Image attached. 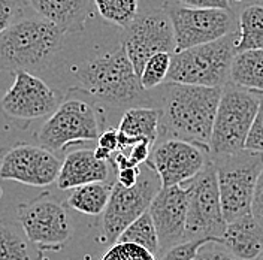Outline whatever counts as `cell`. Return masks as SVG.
<instances>
[{"label": "cell", "instance_id": "6da1fadb", "mask_svg": "<svg viewBox=\"0 0 263 260\" xmlns=\"http://www.w3.org/2000/svg\"><path fill=\"white\" fill-rule=\"evenodd\" d=\"M221 91L223 87L164 84L160 129L167 138L187 141L210 153Z\"/></svg>", "mask_w": 263, "mask_h": 260}, {"label": "cell", "instance_id": "7a4b0ae2", "mask_svg": "<svg viewBox=\"0 0 263 260\" xmlns=\"http://www.w3.org/2000/svg\"><path fill=\"white\" fill-rule=\"evenodd\" d=\"M66 33L41 16H23L0 33V72H39L63 45Z\"/></svg>", "mask_w": 263, "mask_h": 260}, {"label": "cell", "instance_id": "3957f363", "mask_svg": "<svg viewBox=\"0 0 263 260\" xmlns=\"http://www.w3.org/2000/svg\"><path fill=\"white\" fill-rule=\"evenodd\" d=\"M82 93L115 106H124L142 99L144 88L123 45L96 55L73 69Z\"/></svg>", "mask_w": 263, "mask_h": 260}, {"label": "cell", "instance_id": "277c9868", "mask_svg": "<svg viewBox=\"0 0 263 260\" xmlns=\"http://www.w3.org/2000/svg\"><path fill=\"white\" fill-rule=\"evenodd\" d=\"M260 105V95L228 82L214 121L210 153L223 159L246 150L247 139Z\"/></svg>", "mask_w": 263, "mask_h": 260}, {"label": "cell", "instance_id": "5b68a950", "mask_svg": "<svg viewBox=\"0 0 263 260\" xmlns=\"http://www.w3.org/2000/svg\"><path fill=\"white\" fill-rule=\"evenodd\" d=\"M235 39L236 33H230L211 44L172 54L164 84L224 87L229 82L230 66L236 54Z\"/></svg>", "mask_w": 263, "mask_h": 260}, {"label": "cell", "instance_id": "8992f818", "mask_svg": "<svg viewBox=\"0 0 263 260\" xmlns=\"http://www.w3.org/2000/svg\"><path fill=\"white\" fill-rule=\"evenodd\" d=\"M221 208L228 223L251 214L256 184L263 169V154L244 150L229 157L215 159Z\"/></svg>", "mask_w": 263, "mask_h": 260}, {"label": "cell", "instance_id": "52a82bcc", "mask_svg": "<svg viewBox=\"0 0 263 260\" xmlns=\"http://www.w3.org/2000/svg\"><path fill=\"white\" fill-rule=\"evenodd\" d=\"M99 136L98 111L88 102L77 98L63 100L36 133L39 145L54 154L75 144L98 141Z\"/></svg>", "mask_w": 263, "mask_h": 260}, {"label": "cell", "instance_id": "ba28073f", "mask_svg": "<svg viewBox=\"0 0 263 260\" xmlns=\"http://www.w3.org/2000/svg\"><path fill=\"white\" fill-rule=\"evenodd\" d=\"M189 189V211L185 225V238L192 239H220L226 230L217 169L214 163H208L196 178L187 182Z\"/></svg>", "mask_w": 263, "mask_h": 260}, {"label": "cell", "instance_id": "9c48e42d", "mask_svg": "<svg viewBox=\"0 0 263 260\" xmlns=\"http://www.w3.org/2000/svg\"><path fill=\"white\" fill-rule=\"evenodd\" d=\"M162 189V181L147 163L141 166L136 185L123 187L115 181L108 207L103 212V235L109 244H115L121 233L149 210L151 202Z\"/></svg>", "mask_w": 263, "mask_h": 260}, {"label": "cell", "instance_id": "30bf717a", "mask_svg": "<svg viewBox=\"0 0 263 260\" xmlns=\"http://www.w3.org/2000/svg\"><path fill=\"white\" fill-rule=\"evenodd\" d=\"M164 11L175 33V52L206 45L235 33L233 15L226 9L185 8L166 0Z\"/></svg>", "mask_w": 263, "mask_h": 260}, {"label": "cell", "instance_id": "8fae6325", "mask_svg": "<svg viewBox=\"0 0 263 260\" xmlns=\"http://www.w3.org/2000/svg\"><path fill=\"white\" fill-rule=\"evenodd\" d=\"M60 102L45 81L30 72H15L14 84L0 100L3 115L15 124H30L39 118H49Z\"/></svg>", "mask_w": 263, "mask_h": 260}, {"label": "cell", "instance_id": "7c38bea8", "mask_svg": "<svg viewBox=\"0 0 263 260\" xmlns=\"http://www.w3.org/2000/svg\"><path fill=\"white\" fill-rule=\"evenodd\" d=\"M16 215L29 241L42 250H60L70 238L67 212L48 193L29 203H20Z\"/></svg>", "mask_w": 263, "mask_h": 260}, {"label": "cell", "instance_id": "4fadbf2b", "mask_svg": "<svg viewBox=\"0 0 263 260\" xmlns=\"http://www.w3.org/2000/svg\"><path fill=\"white\" fill-rule=\"evenodd\" d=\"M138 77L148 60L159 54H175V33L166 11H156L138 20L126 30L121 44Z\"/></svg>", "mask_w": 263, "mask_h": 260}, {"label": "cell", "instance_id": "5bb4252c", "mask_svg": "<svg viewBox=\"0 0 263 260\" xmlns=\"http://www.w3.org/2000/svg\"><path fill=\"white\" fill-rule=\"evenodd\" d=\"M62 160L42 146L20 142L2 157L0 179L16 181L32 187H47L57 182Z\"/></svg>", "mask_w": 263, "mask_h": 260}, {"label": "cell", "instance_id": "9a60e30c", "mask_svg": "<svg viewBox=\"0 0 263 260\" xmlns=\"http://www.w3.org/2000/svg\"><path fill=\"white\" fill-rule=\"evenodd\" d=\"M203 148L187 141L166 138L154 146L147 162L162 181V187L182 185L195 179L205 169Z\"/></svg>", "mask_w": 263, "mask_h": 260}, {"label": "cell", "instance_id": "2e32d148", "mask_svg": "<svg viewBox=\"0 0 263 260\" xmlns=\"http://www.w3.org/2000/svg\"><path fill=\"white\" fill-rule=\"evenodd\" d=\"M189 211L187 185L162 187L149 205V215L159 235L160 253L187 241L185 225Z\"/></svg>", "mask_w": 263, "mask_h": 260}, {"label": "cell", "instance_id": "e0dca14e", "mask_svg": "<svg viewBox=\"0 0 263 260\" xmlns=\"http://www.w3.org/2000/svg\"><path fill=\"white\" fill-rule=\"evenodd\" d=\"M33 11L65 33H78L95 15V0H24Z\"/></svg>", "mask_w": 263, "mask_h": 260}, {"label": "cell", "instance_id": "ac0fdd59", "mask_svg": "<svg viewBox=\"0 0 263 260\" xmlns=\"http://www.w3.org/2000/svg\"><path fill=\"white\" fill-rule=\"evenodd\" d=\"M108 177V162L96 159L95 150H75L69 153L62 163L57 187L60 190H73L93 182H105Z\"/></svg>", "mask_w": 263, "mask_h": 260}, {"label": "cell", "instance_id": "d6986e66", "mask_svg": "<svg viewBox=\"0 0 263 260\" xmlns=\"http://www.w3.org/2000/svg\"><path fill=\"white\" fill-rule=\"evenodd\" d=\"M118 151L124 153L135 144L147 139L156 144L160 130V111L147 106H133L127 109L118 126Z\"/></svg>", "mask_w": 263, "mask_h": 260}, {"label": "cell", "instance_id": "ffe728a7", "mask_svg": "<svg viewBox=\"0 0 263 260\" xmlns=\"http://www.w3.org/2000/svg\"><path fill=\"white\" fill-rule=\"evenodd\" d=\"M220 245L238 260H256L263 254V230L250 214L228 223Z\"/></svg>", "mask_w": 263, "mask_h": 260}, {"label": "cell", "instance_id": "44dd1931", "mask_svg": "<svg viewBox=\"0 0 263 260\" xmlns=\"http://www.w3.org/2000/svg\"><path fill=\"white\" fill-rule=\"evenodd\" d=\"M229 82L263 95V49L236 52L230 66Z\"/></svg>", "mask_w": 263, "mask_h": 260}, {"label": "cell", "instance_id": "7402d4cb", "mask_svg": "<svg viewBox=\"0 0 263 260\" xmlns=\"http://www.w3.org/2000/svg\"><path fill=\"white\" fill-rule=\"evenodd\" d=\"M263 49V5L246 6L238 20L235 51Z\"/></svg>", "mask_w": 263, "mask_h": 260}, {"label": "cell", "instance_id": "603a6c76", "mask_svg": "<svg viewBox=\"0 0 263 260\" xmlns=\"http://www.w3.org/2000/svg\"><path fill=\"white\" fill-rule=\"evenodd\" d=\"M112 192V185L105 182H93L77 187L67 196L66 203L75 211L87 215H99L105 212L109 197Z\"/></svg>", "mask_w": 263, "mask_h": 260}, {"label": "cell", "instance_id": "cb8c5ba5", "mask_svg": "<svg viewBox=\"0 0 263 260\" xmlns=\"http://www.w3.org/2000/svg\"><path fill=\"white\" fill-rule=\"evenodd\" d=\"M30 244L21 225L0 220V260H34Z\"/></svg>", "mask_w": 263, "mask_h": 260}, {"label": "cell", "instance_id": "d4e9b609", "mask_svg": "<svg viewBox=\"0 0 263 260\" xmlns=\"http://www.w3.org/2000/svg\"><path fill=\"white\" fill-rule=\"evenodd\" d=\"M117 243H129V244L139 245L154 256H157L160 253L159 235H157L154 221L148 211L142 214L138 220H135L130 226L121 233V236L118 238Z\"/></svg>", "mask_w": 263, "mask_h": 260}, {"label": "cell", "instance_id": "484cf974", "mask_svg": "<svg viewBox=\"0 0 263 260\" xmlns=\"http://www.w3.org/2000/svg\"><path fill=\"white\" fill-rule=\"evenodd\" d=\"M100 16L121 29H129L138 20L139 0H95Z\"/></svg>", "mask_w": 263, "mask_h": 260}, {"label": "cell", "instance_id": "4316f807", "mask_svg": "<svg viewBox=\"0 0 263 260\" xmlns=\"http://www.w3.org/2000/svg\"><path fill=\"white\" fill-rule=\"evenodd\" d=\"M171 63H172V54L169 52H159L148 60L139 75V82L144 91L153 90L160 84L166 82V78L171 70Z\"/></svg>", "mask_w": 263, "mask_h": 260}, {"label": "cell", "instance_id": "83f0119b", "mask_svg": "<svg viewBox=\"0 0 263 260\" xmlns=\"http://www.w3.org/2000/svg\"><path fill=\"white\" fill-rule=\"evenodd\" d=\"M100 260H156V257L139 245L115 243Z\"/></svg>", "mask_w": 263, "mask_h": 260}, {"label": "cell", "instance_id": "f1b7e54d", "mask_svg": "<svg viewBox=\"0 0 263 260\" xmlns=\"http://www.w3.org/2000/svg\"><path fill=\"white\" fill-rule=\"evenodd\" d=\"M215 243L214 239H192V241H185L182 244L175 245L172 248H169L167 251H164L160 260H195L197 256V251L206 244H213ZM218 244V243H217Z\"/></svg>", "mask_w": 263, "mask_h": 260}, {"label": "cell", "instance_id": "f546056e", "mask_svg": "<svg viewBox=\"0 0 263 260\" xmlns=\"http://www.w3.org/2000/svg\"><path fill=\"white\" fill-rule=\"evenodd\" d=\"M24 0H0V33L9 29L20 18H23Z\"/></svg>", "mask_w": 263, "mask_h": 260}, {"label": "cell", "instance_id": "4dcf8cb0", "mask_svg": "<svg viewBox=\"0 0 263 260\" xmlns=\"http://www.w3.org/2000/svg\"><path fill=\"white\" fill-rule=\"evenodd\" d=\"M246 150L263 154V95H260V105H259L254 123H253L251 130H250Z\"/></svg>", "mask_w": 263, "mask_h": 260}, {"label": "cell", "instance_id": "1f68e13d", "mask_svg": "<svg viewBox=\"0 0 263 260\" xmlns=\"http://www.w3.org/2000/svg\"><path fill=\"white\" fill-rule=\"evenodd\" d=\"M195 260H238L235 256H232L229 251L221 245L218 247L217 243L203 245L199 251Z\"/></svg>", "mask_w": 263, "mask_h": 260}, {"label": "cell", "instance_id": "d6a6232c", "mask_svg": "<svg viewBox=\"0 0 263 260\" xmlns=\"http://www.w3.org/2000/svg\"><path fill=\"white\" fill-rule=\"evenodd\" d=\"M177 5L185 8H197V9H226L230 11L229 0H171Z\"/></svg>", "mask_w": 263, "mask_h": 260}, {"label": "cell", "instance_id": "836d02e7", "mask_svg": "<svg viewBox=\"0 0 263 260\" xmlns=\"http://www.w3.org/2000/svg\"><path fill=\"white\" fill-rule=\"evenodd\" d=\"M251 215L263 230V169L260 175H259L257 184H256V190H254V196H253Z\"/></svg>", "mask_w": 263, "mask_h": 260}, {"label": "cell", "instance_id": "e575fe53", "mask_svg": "<svg viewBox=\"0 0 263 260\" xmlns=\"http://www.w3.org/2000/svg\"><path fill=\"white\" fill-rule=\"evenodd\" d=\"M141 166L118 171V174H117V182L121 184L123 187H127V189L136 185V182L139 181V177H141Z\"/></svg>", "mask_w": 263, "mask_h": 260}, {"label": "cell", "instance_id": "d590c367", "mask_svg": "<svg viewBox=\"0 0 263 260\" xmlns=\"http://www.w3.org/2000/svg\"><path fill=\"white\" fill-rule=\"evenodd\" d=\"M100 148H105L106 151H109L111 154L114 151H118V130L108 129L103 133H100L98 139Z\"/></svg>", "mask_w": 263, "mask_h": 260}, {"label": "cell", "instance_id": "8d00e7d4", "mask_svg": "<svg viewBox=\"0 0 263 260\" xmlns=\"http://www.w3.org/2000/svg\"><path fill=\"white\" fill-rule=\"evenodd\" d=\"M230 5H262L263 0H229Z\"/></svg>", "mask_w": 263, "mask_h": 260}, {"label": "cell", "instance_id": "74e56055", "mask_svg": "<svg viewBox=\"0 0 263 260\" xmlns=\"http://www.w3.org/2000/svg\"><path fill=\"white\" fill-rule=\"evenodd\" d=\"M2 193H3V190H2V184H0V197H2Z\"/></svg>", "mask_w": 263, "mask_h": 260}]
</instances>
